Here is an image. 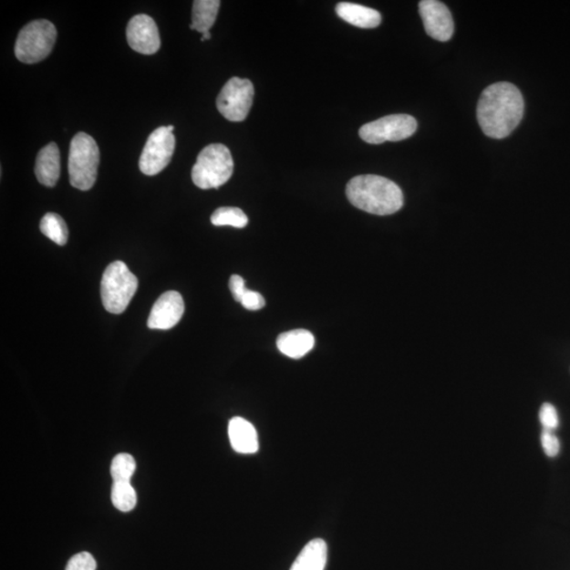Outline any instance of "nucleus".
I'll return each mask as SVG.
<instances>
[{
    "mask_svg": "<svg viewBox=\"0 0 570 570\" xmlns=\"http://www.w3.org/2000/svg\"><path fill=\"white\" fill-rule=\"evenodd\" d=\"M476 113L487 137L504 139L521 123L524 116V98L514 85L496 83L482 91Z\"/></svg>",
    "mask_w": 570,
    "mask_h": 570,
    "instance_id": "nucleus-1",
    "label": "nucleus"
},
{
    "mask_svg": "<svg viewBox=\"0 0 570 570\" xmlns=\"http://www.w3.org/2000/svg\"><path fill=\"white\" fill-rule=\"evenodd\" d=\"M347 197L358 209L387 216L404 205V194L393 181L375 174L353 178L347 185Z\"/></svg>",
    "mask_w": 570,
    "mask_h": 570,
    "instance_id": "nucleus-2",
    "label": "nucleus"
},
{
    "mask_svg": "<svg viewBox=\"0 0 570 570\" xmlns=\"http://www.w3.org/2000/svg\"><path fill=\"white\" fill-rule=\"evenodd\" d=\"M233 160L223 144H212L199 153L192 171L194 185L201 190L219 189L233 176Z\"/></svg>",
    "mask_w": 570,
    "mask_h": 570,
    "instance_id": "nucleus-3",
    "label": "nucleus"
},
{
    "mask_svg": "<svg viewBox=\"0 0 570 570\" xmlns=\"http://www.w3.org/2000/svg\"><path fill=\"white\" fill-rule=\"evenodd\" d=\"M99 164L98 146L89 134L79 132L71 140L69 152L70 184L79 191L95 185Z\"/></svg>",
    "mask_w": 570,
    "mask_h": 570,
    "instance_id": "nucleus-4",
    "label": "nucleus"
},
{
    "mask_svg": "<svg viewBox=\"0 0 570 570\" xmlns=\"http://www.w3.org/2000/svg\"><path fill=\"white\" fill-rule=\"evenodd\" d=\"M138 286V278L122 261L107 266L100 284V296L106 310L112 314L125 312Z\"/></svg>",
    "mask_w": 570,
    "mask_h": 570,
    "instance_id": "nucleus-5",
    "label": "nucleus"
},
{
    "mask_svg": "<svg viewBox=\"0 0 570 570\" xmlns=\"http://www.w3.org/2000/svg\"><path fill=\"white\" fill-rule=\"evenodd\" d=\"M56 26L49 20H35L24 26L16 39V56L20 62L36 64L48 57L57 42Z\"/></svg>",
    "mask_w": 570,
    "mask_h": 570,
    "instance_id": "nucleus-6",
    "label": "nucleus"
},
{
    "mask_svg": "<svg viewBox=\"0 0 570 570\" xmlns=\"http://www.w3.org/2000/svg\"><path fill=\"white\" fill-rule=\"evenodd\" d=\"M418 122L409 114H392L361 127L359 136L368 144L399 142L413 136Z\"/></svg>",
    "mask_w": 570,
    "mask_h": 570,
    "instance_id": "nucleus-7",
    "label": "nucleus"
},
{
    "mask_svg": "<svg viewBox=\"0 0 570 570\" xmlns=\"http://www.w3.org/2000/svg\"><path fill=\"white\" fill-rule=\"evenodd\" d=\"M174 126H163L154 130L145 144L140 158V170L146 176H156L171 163L176 147Z\"/></svg>",
    "mask_w": 570,
    "mask_h": 570,
    "instance_id": "nucleus-8",
    "label": "nucleus"
},
{
    "mask_svg": "<svg viewBox=\"0 0 570 570\" xmlns=\"http://www.w3.org/2000/svg\"><path fill=\"white\" fill-rule=\"evenodd\" d=\"M254 90L250 79L233 78L217 98V109L231 122H243L253 105Z\"/></svg>",
    "mask_w": 570,
    "mask_h": 570,
    "instance_id": "nucleus-9",
    "label": "nucleus"
},
{
    "mask_svg": "<svg viewBox=\"0 0 570 570\" xmlns=\"http://www.w3.org/2000/svg\"><path fill=\"white\" fill-rule=\"evenodd\" d=\"M420 15L429 36L439 42H447L452 37L453 18L445 4L438 0H422L420 3Z\"/></svg>",
    "mask_w": 570,
    "mask_h": 570,
    "instance_id": "nucleus-10",
    "label": "nucleus"
},
{
    "mask_svg": "<svg viewBox=\"0 0 570 570\" xmlns=\"http://www.w3.org/2000/svg\"><path fill=\"white\" fill-rule=\"evenodd\" d=\"M126 36L131 49L140 55L151 56L160 49L159 29L156 22L149 16L132 17L127 26Z\"/></svg>",
    "mask_w": 570,
    "mask_h": 570,
    "instance_id": "nucleus-11",
    "label": "nucleus"
},
{
    "mask_svg": "<svg viewBox=\"0 0 570 570\" xmlns=\"http://www.w3.org/2000/svg\"><path fill=\"white\" fill-rule=\"evenodd\" d=\"M184 310V301L181 294L166 292L153 305L147 326L151 330H171L180 323Z\"/></svg>",
    "mask_w": 570,
    "mask_h": 570,
    "instance_id": "nucleus-12",
    "label": "nucleus"
},
{
    "mask_svg": "<svg viewBox=\"0 0 570 570\" xmlns=\"http://www.w3.org/2000/svg\"><path fill=\"white\" fill-rule=\"evenodd\" d=\"M228 437L234 451L254 454L258 451L259 440L256 428L243 418H233L228 425Z\"/></svg>",
    "mask_w": 570,
    "mask_h": 570,
    "instance_id": "nucleus-13",
    "label": "nucleus"
},
{
    "mask_svg": "<svg viewBox=\"0 0 570 570\" xmlns=\"http://www.w3.org/2000/svg\"><path fill=\"white\" fill-rule=\"evenodd\" d=\"M36 176L40 184L55 187L60 176V153L56 143L44 147L37 154Z\"/></svg>",
    "mask_w": 570,
    "mask_h": 570,
    "instance_id": "nucleus-14",
    "label": "nucleus"
},
{
    "mask_svg": "<svg viewBox=\"0 0 570 570\" xmlns=\"http://www.w3.org/2000/svg\"><path fill=\"white\" fill-rule=\"evenodd\" d=\"M337 13L345 22L361 29H374L381 23L378 11L358 4L340 3L337 6Z\"/></svg>",
    "mask_w": 570,
    "mask_h": 570,
    "instance_id": "nucleus-15",
    "label": "nucleus"
},
{
    "mask_svg": "<svg viewBox=\"0 0 570 570\" xmlns=\"http://www.w3.org/2000/svg\"><path fill=\"white\" fill-rule=\"evenodd\" d=\"M315 338L306 330H294L281 334L277 339L279 351L285 357L299 359L312 350Z\"/></svg>",
    "mask_w": 570,
    "mask_h": 570,
    "instance_id": "nucleus-16",
    "label": "nucleus"
},
{
    "mask_svg": "<svg viewBox=\"0 0 570 570\" xmlns=\"http://www.w3.org/2000/svg\"><path fill=\"white\" fill-rule=\"evenodd\" d=\"M326 562V543L323 539H314L301 551L291 570H325Z\"/></svg>",
    "mask_w": 570,
    "mask_h": 570,
    "instance_id": "nucleus-17",
    "label": "nucleus"
},
{
    "mask_svg": "<svg viewBox=\"0 0 570 570\" xmlns=\"http://www.w3.org/2000/svg\"><path fill=\"white\" fill-rule=\"evenodd\" d=\"M221 3L219 0H196L192 5V30H196L202 35L210 32L216 18Z\"/></svg>",
    "mask_w": 570,
    "mask_h": 570,
    "instance_id": "nucleus-18",
    "label": "nucleus"
},
{
    "mask_svg": "<svg viewBox=\"0 0 570 570\" xmlns=\"http://www.w3.org/2000/svg\"><path fill=\"white\" fill-rule=\"evenodd\" d=\"M40 231L48 237L53 243L63 246L68 241L69 232L66 223L59 214L49 212L45 214L40 221Z\"/></svg>",
    "mask_w": 570,
    "mask_h": 570,
    "instance_id": "nucleus-19",
    "label": "nucleus"
},
{
    "mask_svg": "<svg viewBox=\"0 0 570 570\" xmlns=\"http://www.w3.org/2000/svg\"><path fill=\"white\" fill-rule=\"evenodd\" d=\"M111 501L114 507L122 513L133 511L137 505V493L130 482H113Z\"/></svg>",
    "mask_w": 570,
    "mask_h": 570,
    "instance_id": "nucleus-20",
    "label": "nucleus"
},
{
    "mask_svg": "<svg viewBox=\"0 0 570 570\" xmlns=\"http://www.w3.org/2000/svg\"><path fill=\"white\" fill-rule=\"evenodd\" d=\"M212 223L216 226H233L244 228L248 223V218L244 211L237 207H220L212 214Z\"/></svg>",
    "mask_w": 570,
    "mask_h": 570,
    "instance_id": "nucleus-21",
    "label": "nucleus"
},
{
    "mask_svg": "<svg viewBox=\"0 0 570 570\" xmlns=\"http://www.w3.org/2000/svg\"><path fill=\"white\" fill-rule=\"evenodd\" d=\"M137 464L133 456L127 453H119L112 460L110 473L113 482H130Z\"/></svg>",
    "mask_w": 570,
    "mask_h": 570,
    "instance_id": "nucleus-22",
    "label": "nucleus"
},
{
    "mask_svg": "<svg viewBox=\"0 0 570 570\" xmlns=\"http://www.w3.org/2000/svg\"><path fill=\"white\" fill-rule=\"evenodd\" d=\"M543 430L554 431L559 427V417L555 408L552 404L543 405L539 414Z\"/></svg>",
    "mask_w": 570,
    "mask_h": 570,
    "instance_id": "nucleus-23",
    "label": "nucleus"
},
{
    "mask_svg": "<svg viewBox=\"0 0 570 570\" xmlns=\"http://www.w3.org/2000/svg\"><path fill=\"white\" fill-rule=\"evenodd\" d=\"M97 562L92 554L87 552L73 555L67 565L66 570H96Z\"/></svg>",
    "mask_w": 570,
    "mask_h": 570,
    "instance_id": "nucleus-24",
    "label": "nucleus"
},
{
    "mask_svg": "<svg viewBox=\"0 0 570 570\" xmlns=\"http://www.w3.org/2000/svg\"><path fill=\"white\" fill-rule=\"evenodd\" d=\"M543 451L549 458H554L560 452V440L554 431L543 430L541 435Z\"/></svg>",
    "mask_w": 570,
    "mask_h": 570,
    "instance_id": "nucleus-25",
    "label": "nucleus"
},
{
    "mask_svg": "<svg viewBox=\"0 0 570 570\" xmlns=\"http://www.w3.org/2000/svg\"><path fill=\"white\" fill-rule=\"evenodd\" d=\"M240 304L243 305L246 310L258 311L265 306V300L263 297V295L247 290L244 295L243 299H241Z\"/></svg>",
    "mask_w": 570,
    "mask_h": 570,
    "instance_id": "nucleus-26",
    "label": "nucleus"
},
{
    "mask_svg": "<svg viewBox=\"0 0 570 570\" xmlns=\"http://www.w3.org/2000/svg\"><path fill=\"white\" fill-rule=\"evenodd\" d=\"M230 288L234 300L240 303L247 291L244 279L239 276V275H233L230 280Z\"/></svg>",
    "mask_w": 570,
    "mask_h": 570,
    "instance_id": "nucleus-27",
    "label": "nucleus"
},
{
    "mask_svg": "<svg viewBox=\"0 0 570 570\" xmlns=\"http://www.w3.org/2000/svg\"><path fill=\"white\" fill-rule=\"evenodd\" d=\"M212 36L210 32L205 33V35H203L202 38H201V40H202V42H204V40H209L211 39Z\"/></svg>",
    "mask_w": 570,
    "mask_h": 570,
    "instance_id": "nucleus-28",
    "label": "nucleus"
}]
</instances>
